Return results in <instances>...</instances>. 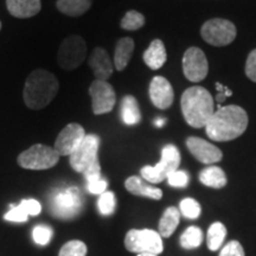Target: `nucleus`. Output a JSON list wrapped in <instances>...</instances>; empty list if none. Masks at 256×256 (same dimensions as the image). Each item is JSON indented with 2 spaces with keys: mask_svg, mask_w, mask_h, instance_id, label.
<instances>
[{
  "mask_svg": "<svg viewBox=\"0 0 256 256\" xmlns=\"http://www.w3.org/2000/svg\"><path fill=\"white\" fill-rule=\"evenodd\" d=\"M134 40L130 37H124L118 40L114 51V66L118 72H122L132 58Z\"/></svg>",
  "mask_w": 256,
  "mask_h": 256,
  "instance_id": "nucleus-20",
  "label": "nucleus"
},
{
  "mask_svg": "<svg viewBox=\"0 0 256 256\" xmlns=\"http://www.w3.org/2000/svg\"><path fill=\"white\" fill-rule=\"evenodd\" d=\"M154 124H156V127H162L165 124V119H156V122H154Z\"/></svg>",
  "mask_w": 256,
  "mask_h": 256,
  "instance_id": "nucleus-39",
  "label": "nucleus"
},
{
  "mask_svg": "<svg viewBox=\"0 0 256 256\" xmlns=\"http://www.w3.org/2000/svg\"><path fill=\"white\" fill-rule=\"evenodd\" d=\"M34 242L40 246H46L52 238V229L48 226H37L32 232Z\"/></svg>",
  "mask_w": 256,
  "mask_h": 256,
  "instance_id": "nucleus-31",
  "label": "nucleus"
},
{
  "mask_svg": "<svg viewBox=\"0 0 256 256\" xmlns=\"http://www.w3.org/2000/svg\"><path fill=\"white\" fill-rule=\"evenodd\" d=\"M179 211L186 218L196 220L200 216L202 208L200 204L194 198H184L179 204Z\"/></svg>",
  "mask_w": 256,
  "mask_h": 256,
  "instance_id": "nucleus-28",
  "label": "nucleus"
},
{
  "mask_svg": "<svg viewBox=\"0 0 256 256\" xmlns=\"http://www.w3.org/2000/svg\"><path fill=\"white\" fill-rule=\"evenodd\" d=\"M82 209V198L76 188L60 191L54 198L52 212L58 218H72Z\"/></svg>",
  "mask_w": 256,
  "mask_h": 256,
  "instance_id": "nucleus-12",
  "label": "nucleus"
},
{
  "mask_svg": "<svg viewBox=\"0 0 256 256\" xmlns=\"http://www.w3.org/2000/svg\"><path fill=\"white\" fill-rule=\"evenodd\" d=\"M226 236V228L224 226L223 223L215 222L209 226L208 230V236H206V242H208V248L211 252H216L223 246L224 240Z\"/></svg>",
  "mask_w": 256,
  "mask_h": 256,
  "instance_id": "nucleus-25",
  "label": "nucleus"
},
{
  "mask_svg": "<svg viewBox=\"0 0 256 256\" xmlns=\"http://www.w3.org/2000/svg\"><path fill=\"white\" fill-rule=\"evenodd\" d=\"M4 218L10 222H17V223H23L26 222L28 220V214L26 210L24 209L22 204H19L17 206H14L8 214H5Z\"/></svg>",
  "mask_w": 256,
  "mask_h": 256,
  "instance_id": "nucleus-32",
  "label": "nucleus"
},
{
  "mask_svg": "<svg viewBox=\"0 0 256 256\" xmlns=\"http://www.w3.org/2000/svg\"><path fill=\"white\" fill-rule=\"evenodd\" d=\"M180 220V211L178 208L168 206L159 220V234L162 238H170L177 229Z\"/></svg>",
  "mask_w": 256,
  "mask_h": 256,
  "instance_id": "nucleus-23",
  "label": "nucleus"
},
{
  "mask_svg": "<svg viewBox=\"0 0 256 256\" xmlns=\"http://www.w3.org/2000/svg\"><path fill=\"white\" fill-rule=\"evenodd\" d=\"M145 25V17L140 12L132 10L128 11L121 20V28L127 31H136Z\"/></svg>",
  "mask_w": 256,
  "mask_h": 256,
  "instance_id": "nucleus-27",
  "label": "nucleus"
},
{
  "mask_svg": "<svg viewBox=\"0 0 256 256\" xmlns=\"http://www.w3.org/2000/svg\"><path fill=\"white\" fill-rule=\"evenodd\" d=\"M100 138L96 134H87L78 148L69 156V162L72 170L83 174L87 183L98 180L101 177V166L98 162Z\"/></svg>",
  "mask_w": 256,
  "mask_h": 256,
  "instance_id": "nucleus-4",
  "label": "nucleus"
},
{
  "mask_svg": "<svg viewBox=\"0 0 256 256\" xmlns=\"http://www.w3.org/2000/svg\"><path fill=\"white\" fill-rule=\"evenodd\" d=\"M246 75L252 82H256V49L249 54L246 62Z\"/></svg>",
  "mask_w": 256,
  "mask_h": 256,
  "instance_id": "nucleus-35",
  "label": "nucleus"
},
{
  "mask_svg": "<svg viewBox=\"0 0 256 256\" xmlns=\"http://www.w3.org/2000/svg\"><path fill=\"white\" fill-rule=\"evenodd\" d=\"M216 90H217L216 101L218 102V104H223L226 98H230V96L232 95V92L230 90L228 87H226V86H223L222 83L220 82L216 83Z\"/></svg>",
  "mask_w": 256,
  "mask_h": 256,
  "instance_id": "nucleus-38",
  "label": "nucleus"
},
{
  "mask_svg": "<svg viewBox=\"0 0 256 256\" xmlns=\"http://www.w3.org/2000/svg\"><path fill=\"white\" fill-rule=\"evenodd\" d=\"M0 30H2V22H0Z\"/></svg>",
  "mask_w": 256,
  "mask_h": 256,
  "instance_id": "nucleus-41",
  "label": "nucleus"
},
{
  "mask_svg": "<svg viewBox=\"0 0 256 256\" xmlns=\"http://www.w3.org/2000/svg\"><path fill=\"white\" fill-rule=\"evenodd\" d=\"M60 89L58 80L52 72L44 69L34 70L25 81L23 98L28 108L40 110L56 98Z\"/></svg>",
  "mask_w": 256,
  "mask_h": 256,
  "instance_id": "nucleus-2",
  "label": "nucleus"
},
{
  "mask_svg": "<svg viewBox=\"0 0 256 256\" xmlns=\"http://www.w3.org/2000/svg\"><path fill=\"white\" fill-rule=\"evenodd\" d=\"M6 8L16 18L26 19L40 12V0H6Z\"/></svg>",
  "mask_w": 256,
  "mask_h": 256,
  "instance_id": "nucleus-18",
  "label": "nucleus"
},
{
  "mask_svg": "<svg viewBox=\"0 0 256 256\" xmlns=\"http://www.w3.org/2000/svg\"><path fill=\"white\" fill-rule=\"evenodd\" d=\"M121 110V119H122L124 124L132 126V124H136L142 120V113H140L139 104H138L136 98L132 95L124 96L121 100L120 104Z\"/></svg>",
  "mask_w": 256,
  "mask_h": 256,
  "instance_id": "nucleus-21",
  "label": "nucleus"
},
{
  "mask_svg": "<svg viewBox=\"0 0 256 256\" xmlns=\"http://www.w3.org/2000/svg\"><path fill=\"white\" fill-rule=\"evenodd\" d=\"M86 136L87 134L84 132V128L80 124L72 122L66 124L57 136L54 148L58 152L60 156H70L81 145Z\"/></svg>",
  "mask_w": 256,
  "mask_h": 256,
  "instance_id": "nucleus-13",
  "label": "nucleus"
},
{
  "mask_svg": "<svg viewBox=\"0 0 256 256\" xmlns=\"http://www.w3.org/2000/svg\"><path fill=\"white\" fill-rule=\"evenodd\" d=\"M60 154L54 147L43 144H36L30 148L25 150L18 156L17 162L20 168L25 170H49L56 166L60 162Z\"/></svg>",
  "mask_w": 256,
  "mask_h": 256,
  "instance_id": "nucleus-7",
  "label": "nucleus"
},
{
  "mask_svg": "<svg viewBox=\"0 0 256 256\" xmlns=\"http://www.w3.org/2000/svg\"><path fill=\"white\" fill-rule=\"evenodd\" d=\"M180 165V153L174 145H166L162 151V159L154 166H144L140 171L142 179L151 184H159Z\"/></svg>",
  "mask_w": 256,
  "mask_h": 256,
  "instance_id": "nucleus-5",
  "label": "nucleus"
},
{
  "mask_svg": "<svg viewBox=\"0 0 256 256\" xmlns=\"http://www.w3.org/2000/svg\"><path fill=\"white\" fill-rule=\"evenodd\" d=\"M124 247L136 254L159 255L164 252V243L158 232L151 229H132L126 234Z\"/></svg>",
  "mask_w": 256,
  "mask_h": 256,
  "instance_id": "nucleus-6",
  "label": "nucleus"
},
{
  "mask_svg": "<svg viewBox=\"0 0 256 256\" xmlns=\"http://www.w3.org/2000/svg\"><path fill=\"white\" fill-rule=\"evenodd\" d=\"M20 204L26 210L28 216H37L40 214L42 206L40 202L36 200H23L20 202Z\"/></svg>",
  "mask_w": 256,
  "mask_h": 256,
  "instance_id": "nucleus-36",
  "label": "nucleus"
},
{
  "mask_svg": "<svg viewBox=\"0 0 256 256\" xmlns=\"http://www.w3.org/2000/svg\"><path fill=\"white\" fill-rule=\"evenodd\" d=\"M88 64L98 81H107L113 75V63L107 51L102 48H95L89 57Z\"/></svg>",
  "mask_w": 256,
  "mask_h": 256,
  "instance_id": "nucleus-16",
  "label": "nucleus"
},
{
  "mask_svg": "<svg viewBox=\"0 0 256 256\" xmlns=\"http://www.w3.org/2000/svg\"><path fill=\"white\" fill-rule=\"evenodd\" d=\"M89 95L92 98V110L95 115H102L113 110L116 95L114 88L107 81L95 80L89 87Z\"/></svg>",
  "mask_w": 256,
  "mask_h": 256,
  "instance_id": "nucleus-10",
  "label": "nucleus"
},
{
  "mask_svg": "<svg viewBox=\"0 0 256 256\" xmlns=\"http://www.w3.org/2000/svg\"><path fill=\"white\" fill-rule=\"evenodd\" d=\"M136 256H158V255H154V254H138Z\"/></svg>",
  "mask_w": 256,
  "mask_h": 256,
  "instance_id": "nucleus-40",
  "label": "nucleus"
},
{
  "mask_svg": "<svg viewBox=\"0 0 256 256\" xmlns=\"http://www.w3.org/2000/svg\"><path fill=\"white\" fill-rule=\"evenodd\" d=\"M87 250V246H86L84 242L78 241V240H72V241L66 242L60 248L58 256H86Z\"/></svg>",
  "mask_w": 256,
  "mask_h": 256,
  "instance_id": "nucleus-29",
  "label": "nucleus"
},
{
  "mask_svg": "<svg viewBox=\"0 0 256 256\" xmlns=\"http://www.w3.org/2000/svg\"><path fill=\"white\" fill-rule=\"evenodd\" d=\"M183 72L185 78L191 82H200L209 72L206 54L200 48L192 46L185 51L183 57Z\"/></svg>",
  "mask_w": 256,
  "mask_h": 256,
  "instance_id": "nucleus-11",
  "label": "nucleus"
},
{
  "mask_svg": "<svg viewBox=\"0 0 256 256\" xmlns=\"http://www.w3.org/2000/svg\"><path fill=\"white\" fill-rule=\"evenodd\" d=\"M248 127V114L236 104L220 107L206 124V132L214 142H232L241 136Z\"/></svg>",
  "mask_w": 256,
  "mask_h": 256,
  "instance_id": "nucleus-1",
  "label": "nucleus"
},
{
  "mask_svg": "<svg viewBox=\"0 0 256 256\" xmlns=\"http://www.w3.org/2000/svg\"><path fill=\"white\" fill-rule=\"evenodd\" d=\"M218 256H244V250L238 241H230L220 249Z\"/></svg>",
  "mask_w": 256,
  "mask_h": 256,
  "instance_id": "nucleus-34",
  "label": "nucleus"
},
{
  "mask_svg": "<svg viewBox=\"0 0 256 256\" xmlns=\"http://www.w3.org/2000/svg\"><path fill=\"white\" fill-rule=\"evenodd\" d=\"M168 60V54L162 40H154L151 42L150 46L144 52V62L152 70H158L164 66Z\"/></svg>",
  "mask_w": 256,
  "mask_h": 256,
  "instance_id": "nucleus-19",
  "label": "nucleus"
},
{
  "mask_svg": "<svg viewBox=\"0 0 256 256\" xmlns=\"http://www.w3.org/2000/svg\"><path fill=\"white\" fill-rule=\"evenodd\" d=\"M188 174L185 171L177 170V171L172 172L168 177V185L174 188H186L188 184Z\"/></svg>",
  "mask_w": 256,
  "mask_h": 256,
  "instance_id": "nucleus-33",
  "label": "nucleus"
},
{
  "mask_svg": "<svg viewBox=\"0 0 256 256\" xmlns=\"http://www.w3.org/2000/svg\"><path fill=\"white\" fill-rule=\"evenodd\" d=\"M200 34L206 43L214 46H226L236 38V28L230 20L210 19L202 26Z\"/></svg>",
  "mask_w": 256,
  "mask_h": 256,
  "instance_id": "nucleus-9",
  "label": "nucleus"
},
{
  "mask_svg": "<svg viewBox=\"0 0 256 256\" xmlns=\"http://www.w3.org/2000/svg\"><path fill=\"white\" fill-rule=\"evenodd\" d=\"M200 182L208 188H222L226 185L228 179L222 168L218 166L211 165L202 170L200 174Z\"/></svg>",
  "mask_w": 256,
  "mask_h": 256,
  "instance_id": "nucleus-22",
  "label": "nucleus"
},
{
  "mask_svg": "<svg viewBox=\"0 0 256 256\" xmlns=\"http://www.w3.org/2000/svg\"><path fill=\"white\" fill-rule=\"evenodd\" d=\"M92 0H57L56 6L60 12L70 16L80 17L90 8Z\"/></svg>",
  "mask_w": 256,
  "mask_h": 256,
  "instance_id": "nucleus-24",
  "label": "nucleus"
},
{
  "mask_svg": "<svg viewBox=\"0 0 256 256\" xmlns=\"http://www.w3.org/2000/svg\"><path fill=\"white\" fill-rule=\"evenodd\" d=\"M180 107L184 119L194 128L206 127L215 112L214 98L206 88L194 86L183 92Z\"/></svg>",
  "mask_w": 256,
  "mask_h": 256,
  "instance_id": "nucleus-3",
  "label": "nucleus"
},
{
  "mask_svg": "<svg viewBox=\"0 0 256 256\" xmlns=\"http://www.w3.org/2000/svg\"><path fill=\"white\" fill-rule=\"evenodd\" d=\"M186 147L192 156L203 164L211 165L218 162L223 158V153L218 147L197 136H190L186 139Z\"/></svg>",
  "mask_w": 256,
  "mask_h": 256,
  "instance_id": "nucleus-14",
  "label": "nucleus"
},
{
  "mask_svg": "<svg viewBox=\"0 0 256 256\" xmlns=\"http://www.w3.org/2000/svg\"><path fill=\"white\" fill-rule=\"evenodd\" d=\"M180 246L184 249H194L198 248L203 242V232L196 226H191L182 234Z\"/></svg>",
  "mask_w": 256,
  "mask_h": 256,
  "instance_id": "nucleus-26",
  "label": "nucleus"
},
{
  "mask_svg": "<svg viewBox=\"0 0 256 256\" xmlns=\"http://www.w3.org/2000/svg\"><path fill=\"white\" fill-rule=\"evenodd\" d=\"M150 98L154 107L168 110L174 104V92L171 83L162 76H154L150 83Z\"/></svg>",
  "mask_w": 256,
  "mask_h": 256,
  "instance_id": "nucleus-15",
  "label": "nucleus"
},
{
  "mask_svg": "<svg viewBox=\"0 0 256 256\" xmlns=\"http://www.w3.org/2000/svg\"><path fill=\"white\" fill-rule=\"evenodd\" d=\"M107 186H108L107 180H104V178H100L98 179V180L89 182V183H87L88 191L94 194H102L104 192L107 191Z\"/></svg>",
  "mask_w": 256,
  "mask_h": 256,
  "instance_id": "nucleus-37",
  "label": "nucleus"
},
{
  "mask_svg": "<svg viewBox=\"0 0 256 256\" xmlns=\"http://www.w3.org/2000/svg\"><path fill=\"white\" fill-rule=\"evenodd\" d=\"M86 55H87V44L84 40L78 34H72L60 43L57 54V62L63 70L72 72L84 62Z\"/></svg>",
  "mask_w": 256,
  "mask_h": 256,
  "instance_id": "nucleus-8",
  "label": "nucleus"
},
{
  "mask_svg": "<svg viewBox=\"0 0 256 256\" xmlns=\"http://www.w3.org/2000/svg\"><path fill=\"white\" fill-rule=\"evenodd\" d=\"M124 188L134 196L147 197L156 200H159L162 198V191L160 188L147 184L145 179L138 177V176H132V177L127 178L126 182H124Z\"/></svg>",
  "mask_w": 256,
  "mask_h": 256,
  "instance_id": "nucleus-17",
  "label": "nucleus"
},
{
  "mask_svg": "<svg viewBox=\"0 0 256 256\" xmlns=\"http://www.w3.org/2000/svg\"><path fill=\"white\" fill-rule=\"evenodd\" d=\"M115 194L112 191H106L100 194V198L98 200V206L100 212L104 216H110L115 211Z\"/></svg>",
  "mask_w": 256,
  "mask_h": 256,
  "instance_id": "nucleus-30",
  "label": "nucleus"
}]
</instances>
